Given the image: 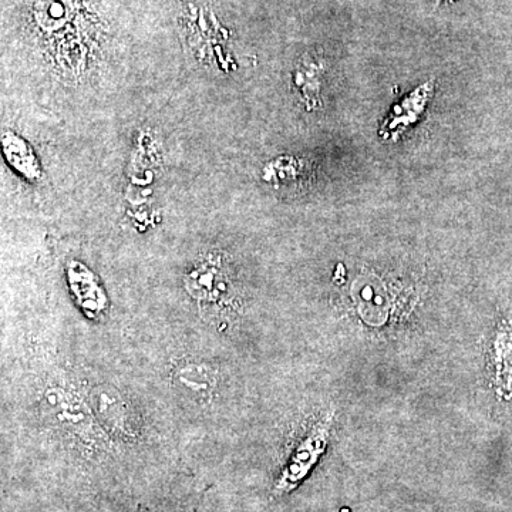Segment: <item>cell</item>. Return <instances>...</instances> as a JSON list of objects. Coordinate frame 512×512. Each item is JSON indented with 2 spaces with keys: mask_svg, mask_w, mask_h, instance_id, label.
Listing matches in <instances>:
<instances>
[{
  "mask_svg": "<svg viewBox=\"0 0 512 512\" xmlns=\"http://www.w3.org/2000/svg\"><path fill=\"white\" fill-rule=\"evenodd\" d=\"M175 384L187 396L194 399H205L211 396L217 386V373L214 367L205 362H185L174 372Z\"/></svg>",
  "mask_w": 512,
  "mask_h": 512,
  "instance_id": "obj_6",
  "label": "cell"
},
{
  "mask_svg": "<svg viewBox=\"0 0 512 512\" xmlns=\"http://www.w3.org/2000/svg\"><path fill=\"white\" fill-rule=\"evenodd\" d=\"M90 409L96 414L97 421L114 436H137L140 423L136 414L131 412L130 404L126 402L119 390L110 384H99L89 394Z\"/></svg>",
  "mask_w": 512,
  "mask_h": 512,
  "instance_id": "obj_2",
  "label": "cell"
},
{
  "mask_svg": "<svg viewBox=\"0 0 512 512\" xmlns=\"http://www.w3.org/2000/svg\"><path fill=\"white\" fill-rule=\"evenodd\" d=\"M330 427H332V417H325L299 444L289 460L288 466L278 478V483L275 485L276 494L291 493L293 488L298 487L303 478L308 476L309 471L318 463L319 457L325 453L326 447H328Z\"/></svg>",
  "mask_w": 512,
  "mask_h": 512,
  "instance_id": "obj_1",
  "label": "cell"
},
{
  "mask_svg": "<svg viewBox=\"0 0 512 512\" xmlns=\"http://www.w3.org/2000/svg\"><path fill=\"white\" fill-rule=\"evenodd\" d=\"M295 82L298 87H301L303 97L308 100V103H312V106H316L319 100V84L320 76L319 69L315 64H309V66H303L296 72Z\"/></svg>",
  "mask_w": 512,
  "mask_h": 512,
  "instance_id": "obj_8",
  "label": "cell"
},
{
  "mask_svg": "<svg viewBox=\"0 0 512 512\" xmlns=\"http://www.w3.org/2000/svg\"><path fill=\"white\" fill-rule=\"evenodd\" d=\"M67 279L77 305L90 318H97L106 311L107 298L92 271L73 261L67 268Z\"/></svg>",
  "mask_w": 512,
  "mask_h": 512,
  "instance_id": "obj_3",
  "label": "cell"
},
{
  "mask_svg": "<svg viewBox=\"0 0 512 512\" xmlns=\"http://www.w3.org/2000/svg\"><path fill=\"white\" fill-rule=\"evenodd\" d=\"M431 93H433V82L423 84L419 89L414 90L409 97H406L399 106L394 107L393 113L384 123L382 137H390L396 140L407 127L417 123L424 109H426Z\"/></svg>",
  "mask_w": 512,
  "mask_h": 512,
  "instance_id": "obj_5",
  "label": "cell"
},
{
  "mask_svg": "<svg viewBox=\"0 0 512 512\" xmlns=\"http://www.w3.org/2000/svg\"><path fill=\"white\" fill-rule=\"evenodd\" d=\"M185 288L197 301H221L228 289L227 276L224 275L221 265L210 259L192 269L185 278Z\"/></svg>",
  "mask_w": 512,
  "mask_h": 512,
  "instance_id": "obj_4",
  "label": "cell"
},
{
  "mask_svg": "<svg viewBox=\"0 0 512 512\" xmlns=\"http://www.w3.org/2000/svg\"><path fill=\"white\" fill-rule=\"evenodd\" d=\"M3 151L8 158L9 164L16 168L20 174L25 175L29 180H39L40 165L37 163L35 153L30 144L16 134L5 133L3 136Z\"/></svg>",
  "mask_w": 512,
  "mask_h": 512,
  "instance_id": "obj_7",
  "label": "cell"
}]
</instances>
